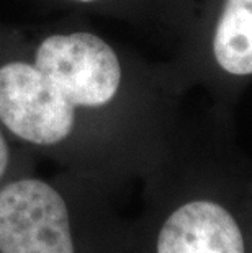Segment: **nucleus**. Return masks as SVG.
Masks as SVG:
<instances>
[{"mask_svg":"<svg viewBox=\"0 0 252 253\" xmlns=\"http://www.w3.org/2000/svg\"><path fill=\"white\" fill-rule=\"evenodd\" d=\"M0 253H76L66 198L41 178L0 186Z\"/></svg>","mask_w":252,"mask_h":253,"instance_id":"1","label":"nucleus"},{"mask_svg":"<svg viewBox=\"0 0 252 253\" xmlns=\"http://www.w3.org/2000/svg\"><path fill=\"white\" fill-rule=\"evenodd\" d=\"M157 253H246V245L228 209L198 199L167 217L157 237Z\"/></svg>","mask_w":252,"mask_h":253,"instance_id":"2","label":"nucleus"},{"mask_svg":"<svg viewBox=\"0 0 252 253\" xmlns=\"http://www.w3.org/2000/svg\"><path fill=\"white\" fill-rule=\"evenodd\" d=\"M213 54L229 74H252V0H226L214 31Z\"/></svg>","mask_w":252,"mask_h":253,"instance_id":"3","label":"nucleus"},{"mask_svg":"<svg viewBox=\"0 0 252 253\" xmlns=\"http://www.w3.org/2000/svg\"><path fill=\"white\" fill-rule=\"evenodd\" d=\"M10 160H12V149H10L8 142V132L0 125V181H2L5 173H7Z\"/></svg>","mask_w":252,"mask_h":253,"instance_id":"4","label":"nucleus"},{"mask_svg":"<svg viewBox=\"0 0 252 253\" xmlns=\"http://www.w3.org/2000/svg\"><path fill=\"white\" fill-rule=\"evenodd\" d=\"M56 2H61L64 5H69V7L72 8H92L95 5H99L101 2H105V0H56Z\"/></svg>","mask_w":252,"mask_h":253,"instance_id":"5","label":"nucleus"}]
</instances>
